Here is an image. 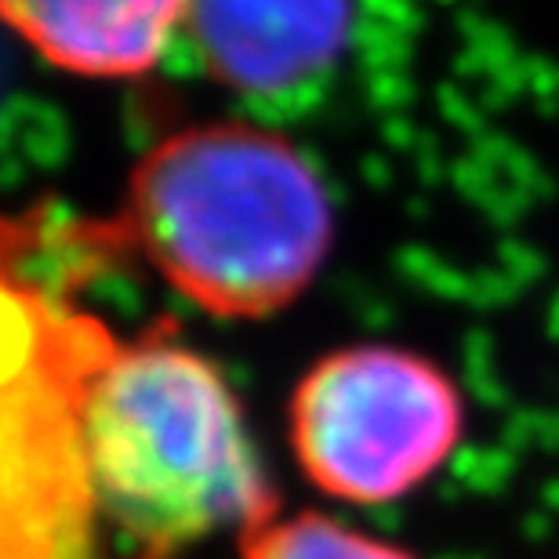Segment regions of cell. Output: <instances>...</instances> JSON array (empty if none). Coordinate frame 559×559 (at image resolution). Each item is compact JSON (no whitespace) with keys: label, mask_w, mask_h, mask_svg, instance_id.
<instances>
[{"label":"cell","mask_w":559,"mask_h":559,"mask_svg":"<svg viewBox=\"0 0 559 559\" xmlns=\"http://www.w3.org/2000/svg\"><path fill=\"white\" fill-rule=\"evenodd\" d=\"M98 520L135 559L251 534L276 498L226 371L171 331L120 334L55 284Z\"/></svg>","instance_id":"1"},{"label":"cell","mask_w":559,"mask_h":559,"mask_svg":"<svg viewBox=\"0 0 559 559\" xmlns=\"http://www.w3.org/2000/svg\"><path fill=\"white\" fill-rule=\"evenodd\" d=\"M81 229L87 251H131L197 312L265 320L320 280L334 200L295 139L226 117L156 139L131 167L117 218Z\"/></svg>","instance_id":"2"},{"label":"cell","mask_w":559,"mask_h":559,"mask_svg":"<svg viewBox=\"0 0 559 559\" xmlns=\"http://www.w3.org/2000/svg\"><path fill=\"white\" fill-rule=\"evenodd\" d=\"M462 389L404 345L364 342L323 353L290 389L287 440L320 495L389 506L415 495L457 451Z\"/></svg>","instance_id":"3"},{"label":"cell","mask_w":559,"mask_h":559,"mask_svg":"<svg viewBox=\"0 0 559 559\" xmlns=\"http://www.w3.org/2000/svg\"><path fill=\"white\" fill-rule=\"evenodd\" d=\"M98 523L55 317V284L8 262L4 559H92Z\"/></svg>","instance_id":"4"},{"label":"cell","mask_w":559,"mask_h":559,"mask_svg":"<svg viewBox=\"0 0 559 559\" xmlns=\"http://www.w3.org/2000/svg\"><path fill=\"white\" fill-rule=\"evenodd\" d=\"M356 0H193L186 37L204 73L243 98H287L338 70Z\"/></svg>","instance_id":"5"},{"label":"cell","mask_w":559,"mask_h":559,"mask_svg":"<svg viewBox=\"0 0 559 559\" xmlns=\"http://www.w3.org/2000/svg\"><path fill=\"white\" fill-rule=\"evenodd\" d=\"M193 0H0L4 22L55 73L139 81L186 37Z\"/></svg>","instance_id":"6"},{"label":"cell","mask_w":559,"mask_h":559,"mask_svg":"<svg viewBox=\"0 0 559 559\" xmlns=\"http://www.w3.org/2000/svg\"><path fill=\"white\" fill-rule=\"evenodd\" d=\"M243 559H415L393 542H382L349 523L323 516V512H298V516H273L243 534Z\"/></svg>","instance_id":"7"}]
</instances>
